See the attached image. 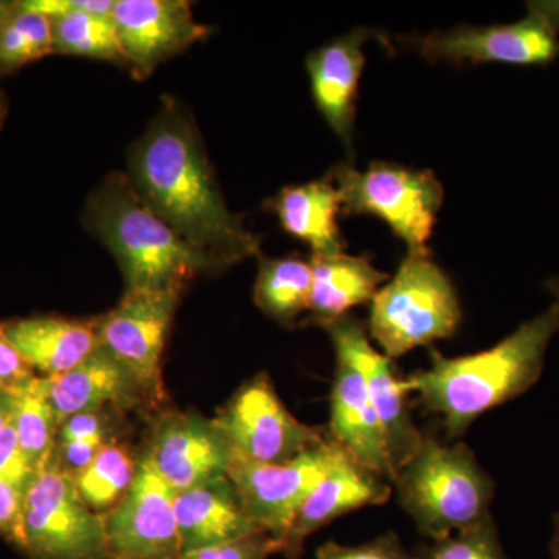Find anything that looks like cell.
I'll return each mask as SVG.
<instances>
[{
    "label": "cell",
    "mask_w": 559,
    "mask_h": 559,
    "mask_svg": "<svg viewBox=\"0 0 559 559\" xmlns=\"http://www.w3.org/2000/svg\"><path fill=\"white\" fill-rule=\"evenodd\" d=\"M35 477V471L22 455L13 421H10L0 430V480L31 487Z\"/></svg>",
    "instance_id": "1f68e13d"
},
{
    "label": "cell",
    "mask_w": 559,
    "mask_h": 559,
    "mask_svg": "<svg viewBox=\"0 0 559 559\" xmlns=\"http://www.w3.org/2000/svg\"><path fill=\"white\" fill-rule=\"evenodd\" d=\"M110 20L127 66L140 80L210 33L186 0H116Z\"/></svg>",
    "instance_id": "9a60e30c"
},
{
    "label": "cell",
    "mask_w": 559,
    "mask_h": 559,
    "mask_svg": "<svg viewBox=\"0 0 559 559\" xmlns=\"http://www.w3.org/2000/svg\"><path fill=\"white\" fill-rule=\"evenodd\" d=\"M176 489L160 476L145 451L127 495L105 518L112 559H180Z\"/></svg>",
    "instance_id": "7c38bea8"
},
{
    "label": "cell",
    "mask_w": 559,
    "mask_h": 559,
    "mask_svg": "<svg viewBox=\"0 0 559 559\" xmlns=\"http://www.w3.org/2000/svg\"><path fill=\"white\" fill-rule=\"evenodd\" d=\"M370 39H380L390 47L380 32L356 28L312 51L307 60L316 106L349 154L353 153L356 95L366 62L362 47Z\"/></svg>",
    "instance_id": "d6986e66"
},
{
    "label": "cell",
    "mask_w": 559,
    "mask_h": 559,
    "mask_svg": "<svg viewBox=\"0 0 559 559\" xmlns=\"http://www.w3.org/2000/svg\"><path fill=\"white\" fill-rule=\"evenodd\" d=\"M213 419L234 455L250 462H289L326 440L322 429L290 414L266 373L242 384Z\"/></svg>",
    "instance_id": "9c48e42d"
},
{
    "label": "cell",
    "mask_w": 559,
    "mask_h": 559,
    "mask_svg": "<svg viewBox=\"0 0 559 559\" xmlns=\"http://www.w3.org/2000/svg\"><path fill=\"white\" fill-rule=\"evenodd\" d=\"M14 406H16L14 393L0 390V430L5 428L11 419H13Z\"/></svg>",
    "instance_id": "d590c367"
},
{
    "label": "cell",
    "mask_w": 559,
    "mask_h": 559,
    "mask_svg": "<svg viewBox=\"0 0 559 559\" xmlns=\"http://www.w3.org/2000/svg\"><path fill=\"white\" fill-rule=\"evenodd\" d=\"M551 559H559V513L554 518V536L550 543Z\"/></svg>",
    "instance_id": "74e56055"
},
{
    "label": "cell",
    "mask_w": 559,
    "mask_h": 559,
    "mask_svg": "<svg viewBox=\"0 0 559 559\" xmlns=\"http://www.w3.org/2000/svg\"><path fill=\"white\" fill-rule=\"evenodd\" d=\"M544 288L554 297L555 304L559 305V275H550L544 280Z\"/></svg>",
    "instance_id": "8d00e7d4"
},
{
    "label": "cell",
    "mask_w": 559,
    "mask_h": 559,
    "mask_svg": "<svg viewBox=\"0 0 559 559\" xmlns=\"http://www.w3.org/2000/svg\"><path fill=\"white\" fill-rule=\"evenodd\" d=\"M409 43L430 62L547 66L559 57V0L527 2V14L513 24L460 25L452 31L412 38Z\"/></svg>",
    "instance_id": "ba28073f"
},
{
    "label": "cell",
    "mask_w": 559,
    "mask_h": 559,
    "mask_svg": "<svg viewBox=\"0 0 559 559\" xmlns=\"http://www.w3.org/2000/svg\"><path fill=\"white\" fill-rule=\"evenodd\" d=\"M83 221L116 257L124 290L186 289L202 272L223 271L160 219L124 173H112L92 191Z\"/></svg>",
    "instance_id": "3957f363"
},
{
    "label": "cell",
    "mask_w": 559,
    "mask_h": 559,
    "mask_svg": "<svg viewBox=\"0 0 559 559\" xmlns=\"http://www.w3.org/2000/svg\"><path fill=\"white\" fill-rule=\"evenodd\" d=\"M460 322L457 293L429 250L407 253L371 300L370 334L390 359L451 337Z\"/></svg>",
    "instance_id": "5b68a950"
},
{
    "label": "cell",
    "mask_w": 559,
    "mask_h": 559,
    "mask_svg": "<svg viewBox=\"0 0 559 559\" xmlns=\"http://www.w3.org/2000/svg\"><path fill=\"white\" fill-rule=\"evenodd\" d=\"M415 559H509L500 544L498 527L492 516L476 527L463 530L443 539L423 544Z\"/></svg>",
    "instance_id": "f1b7e54d"
},
{
    "label": "cell",
    "mask_w": 559,
    "mask_h": 559,
    "mask_svg": "<svg viewBox=\"0 0 559 559\" xmlns=\"http://www.w3.org/2000/svg\"><path fill=\"white\" fill-rule=\"evenodd\" d=\"M143 451L176 491L227 476L234 459L215 419L194 412L160 414L154 419Z\"/></svg>",
    "instance_id": "5bb4252c"
},
{
    "label": "cell",
    "mask_w": 559,
    "mask_h": 559,
    "mask_svg": "<svg viewBox=\"0 0 559 559\" xmlns=\"http://www.w3.org/2000/svg\"><path fill=\"white\" fill-rule=\"evenodd\" d=\"M559 333V305L518 326L495 347L447 358L430 349L429 369L406 378L426 411L443 418L448 437L457 439L485 412L528 392L543 374L547 349Z\"/></svg>",
    "instance_id": "7a4b0ae2"
},
{
    "label": "cell",
    "mask_w": 559,
    "mask_h": 559,
    "mask_svg": "<svg viewBox=\"0 0 559 559\" xmlns=\"http://www.w3.org/2000/svg\"><path fill=\"white\" fill-rule=\"evenodd\" d=\"M175 507L182 555L261 532L246 513L229 476L180 489Z\"/></svg>",
    "instance_id": "ffe728a7"
},
{
    "label": "cell",
    "mask_w": 559,
    "mask_h": 559,
    "mask_svg": "<svg viewBox=\"0 0 559 559\" xmlns=\"http://www.w3.org/2000/svg\"><path fill=\"white\" fill-rule=\"evenodd\" d=\"M11 0H0V17L7 13V10L10 9Z\"/></svg>",
    "instance_id": "ab89813d"
},
{
    "label": "cell",
    "mask_w": 559,
    "mask_h": 559,
    "mask_svg": "<svg viewBox=\"0 0 559 559\" xmlns=\"http://www.w3.org/2000/svg\"><path fill=\"white\" fill-rule=\"evenodd\" d=\"M49 17L53 53L127 64L110 17L83 10H61Z\"/></svg>",
    "instance_id": "d4e9b609"
},
{
    "label": "cell",
    "mask_w": 559,
    "mask_h": 559,
    "mask_svg": "<svg viewBox=\"0 0 559 559\" xmlns=\"http://www.w3.org/2000/svg\"><path fill=\"white\" fill-rule=\"evenodd\" d=\"M333 344L352 353L366 374L371 401L380 418L385 450L393 474L399 473L421 447L423 436L411 414V389L406 378H401L393 359L371 347L366 326L353 316L333 320L322 326Z\"/></svg>",
    "instance_id": "4fadbf2b"
},
{
    "label": "cell",
    "mask_w": 559,
    "mask_h": 559,
    "mask_svg": "<svg viewBox=\"0 0 559 559\" xmlns=\"http://www.w3.org/2000/svg\"><path fill=\"white\" fill-rule=\"evenodd\" d=\"M278 551L277 540L267 533L259 532L231 543L190 551L180 559H267Z\"/></svg>",
    "instance_id": "4dcf8cb0"
},
{
    "label": "cell",
    "mask_w": 559,
    "mask_h": 559,
    "mask_svg": "<svg viewBox=\"0 0 559 559\" xmlns=\"http://www.w3.org/2000/svg\"><path fill=\"white\" fill-rule=\"evenodd\" d=\"M312 267L299 257L266 259L260 257L253 299L267 318L283 326L296 325L310 311Z\"/></svg>",
    "instance_id": "cb8c5ba5"
},
{
    "label": "cell",
    "mask_w": 559,
    "mask_h": 559,
    "mask_svg": "<svg viewBox=\"0 0 559 559\" xmlns=\"http://www.w3.org/2000/svg\"><path fill=\"white\" fill-rule=\"evenodd\" d=\"M28 5L39 13L50 16L61 10H83L98 16H112L116 0H27Z\"/></svg>",
    "instance_id": "e575fe53"
},
{
    "label": "cell",
    "mask_w": 559,
    "mask_h": 559,
    "mask_svg": "<svg viewBox=\"0 0 559 559\" xmlns=\"http://www.w3.org/2000/svg\"><path fill=\"white\" fill-rule=\"evenodd\" d=\"M393 484L401 507L426 538L443 539L491 516L495 480L466 444L447 447L425 436Z\"/></svg>",
    "instance_id": "277c9868"
},
{
    "label": "cell",
    "mask_w": 559,
    "mask_h": 559,
    "mask_svg": "<svg viewBox=\"0 0 559 559\" xmlns=\"http://www.w3.org/2000/svg\"><path fill=\"white\" fill-rule=\"evenodd\" d=\"M28 488L0 480V535L22 546V518Z\"/></svg>",
    "instance_id": "d6a6232c"
},
{
    "label": "cell",
    "mask_w": 559,
    "mask_h": 559,
    "mask_svg": "<svg viewBox=\"0 0 559 559\" xmlns=\"http://www.w3.org/2000/svg\"><path fill=\"white\" fill-rule=\"evenodd\" d=\"M342 200V215H373L406 242L409 252H426L443 187L429 170L373 162L366 171L340 164L330 171Z\"/></svg>",
    "instance_id": "8992f818"
},
{
    "label": "cell",
    "mask_w": 559,
    "mask_h": 559,
    "mask_svg": "<svg viewBox=\"0 0 559 559\" xmlns=\"http://www.w3.org/2000/svg\"><path fill=\"white\" fill-rule=\"evenodd\" d=\"M311 320L323 326L347 316L352 308L374 299L389 275L370 257L312 255Z\"/></svg>",
    "instance_id": "7402d4cb"
},
{
    "label": "cell",
    "mask_w": 559,
    "mask_h": 559,
    "mask_svg": "<svg viewBox=\"0 0 559 559\" xmlns=\"http://www.w3.org/2000/svg\"><path fill=\"white\" fill-rule=\"evenodd\" d=\"M333 347L336 370L331 389L330 437L360 465L393 484L395 474L366 374L347 348L340 344Z\"/></svg>",
    "instance_id": "e0dca14e"
},
{
    "label": "cell",
    "mask_w": 559,
    "mask_h": 559,
    "mask_svg": "<svg viewBox=\"0 0 559 559\" xmlns=\"http://www.w3.org/2000/svg\"><path fill=\"white\" fill-rule=\"evenodd\" d=\"M2 329L21 358L43 378L72 370L98 345L97 319L35 316L10 320Z\"/></svg>",
    "instance_id": "44dd1931"
},
{
    "label": "cell",
    "mask_w": 559,
    "mask_h": 559,
    "mask_svg": "<svg viewBox=\"0 0 559 559\" xmlns=\"http://www.w3.org/2000/svg\"><path fill=\"white\" fill-rule=\"evenodd\" d=\"M390 495V481L360 465L337 444L330 469L297 511L280 544V554L286 559H301L305 540L312 533L362 507L382 506Z\"/></svg>",
    "instance_id": "2e32d148"
},
{
    "label": "cell",
    "mask_w": 559,
    "mask_h": 559,
    "mask_svg": "<svg viewBox=\"0 0 559 559\" xmlns=\"http://www.w3.org/2000/svg\"><path fill=\"white\" fill-rule=\"evenodd\" d=\"M138 473V459L120 444H105L95 457L73 476L84 506L98 514L112 510L127 495Z\"/></svg>",
    "instance_id": "4316f807"
},
{
    "label": "cell",
    "mask_w": 559,
    "mask_h": 559,
    "mask_svg": "<svg viewBox=\"0 0 559 559\" xmlns=\"http://www.w3.org/2000/svg\"><path fill=\"white\" fill-rule=\"evenodd\" d=\"M21 549L32 559H112L105 518L84 506L58 454L28 488Z\"/></svg>",
    "instance_id": "52a82bcc"
},
{
    "label": "cell",
    "mask_w": 559,
    "mask_h": 559,
    "mask_svg": "<svg viewBox=\"0 0 559 559\" xmlns=\"http://www.w3.org/2000/svg\"><path fill=\"white\" fill-rule=\"evenodd\" d=\"M183 289L124 290L114 310L97 319L98 344L145 390L154 409L165 400L162 355Z\"/></svg>",
    "instance_id": "30bf717a"
},
{
    "label": "cell",
    "mask_w": 559,
    "mask_h": 559,
    "mask_svg": "<svg viewBox=\"0 0 559 559\" xmlns=\"http://www.w3.org/2000/svg\"><path fill=\"white\" fill-rule=\"evenodd\" d=\"M14 393L13 426L22 455L36 474L46 468L57 454V437L60 425L53 407L44 395L39 377L27 388Z\"/></svg>",
    "instance_id": "83f0119b"
},
{
    "label": "cell",
    "mask_w": 559,
    "mask_h": 559,
    "mask_svg": "<svg viewBox=\"0 0 559 559\" xmlns=\"http://www.w3.org/2000/svg\"><path fill=\"white\" fill-rule=\"evenodd\" d=\"M36 373L11 345L0 323V390L17 392L35 381Z\"/></svg>",
    "instance_id": "836d02e7"
},
{
    "label": "cell",
    "mask_w": 559,
    "mask_h": 559,
    "mask_svg": "<svg viewBox=\"0 0 559 559\" xmlns=\"http://www.w3.org/2000/svg\"><path fill=\"white\" fill-rule=\"evenodd\" d=\"M270 207L285 231L310 246L312 255L344 252L337 226L341 193L330 179L286 187L271 201Z\"/></svg>",
    "instance_id": "603a6c76"
},
{
    "label": "cell",
    "mask_w": 559,
    "mask_h": 559,
    "mask_svg": "<svg viewBox=\"0 0 559 559\" xmlns=\"http://www.w3.org/2000/svg\"><path fill=\"white\" fill-rule=\"evenodd\" d=\"M336 452L337 443L329 437L285 463H257L234 455L227 476L250 521L280 546L297 511L325 477Z\"/></svg>",
    "instance_id": "8fae6325"
},
{
    "label": "cell",
    "mask_w": 559,
    "mask_h": 559,
    "mask_svg": "<svg viewBox=\"0 0 559 559\" xmlns=\"http://www.w3.org/2000/svg\"><path fill=\"white\" fill-rule=\"evenodd\" d=\"M9 100H7L5 92L0 87V130H2L7 117H9Z\"/></svg>",
    "instance_id": "f35d334b"
},
{
    "label": "cell",
    "mask_w": 559,
    "mask_h": 559,
    "mask_svg": "<svg viewBox=\"0 0 559 559\" xmlns=\"http://www.w3.org/2000/svg\"><path fill=\"white\" fill-rule=\"evenodd\" d=\"M39 385L60 426L73 415L108 406L156 411L131 371L100 344L72 370L58 377H39Z\"/></svg>",
    "instance_id": "ac0fdd59"
},
{
    "label": "cell",
    "mask_w": 559,
    "mask_h": 559,
    "mask_svg": "<svg viewBox=\"0 0 559 559\" xmlns=\"http://www.w3.org/2000/svg\"><path fill=\"white\" fill-rule=\"evenodd\" d=\"M128 162V178L146 205L221 270L260 255V238L227 207L197 124L183 106L168 98Z\"/></svg>",
    "instance_id": "6da1fadb"
},
{
    "label": "cell",
    "mask_w": 559,
    "mask_h": 559,
    "mask_svg": "<svg viewBox=\"0 0 559 559\" xmlns=\"http://www.w3.org/2000/svg\"><path fill=\"white\" fill-rule=\"evenodd\" d=\"M49 55H53L50 17L33 10L27 0H13L0 17V76Z\"/></svg>",
    "instance_id": "484cf974"
},
{
    "label": "cell",
    "mask_w": 559,
    "mask_h": 559,
    "mask_svg": "<svg viewBox=\"0 0 559 559\" xmlns=\"http://www.w3.org/2000/svg\"><path fill=\"white\" fill-rule=\"evenodd\" d=\"M316 559H415L414 555L404 549L400 536L389 532L362 546H341V544H323L316 554Z\"/></svg>",
    "instance_id": "f546056e"
}]
</instances>
